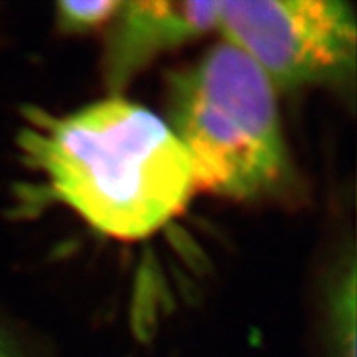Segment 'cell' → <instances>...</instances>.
Masks as SVG:
<instances>
[{
    "label": "cell",
    "mask_w": 357,
    "mask_h": 357,
    "mask_svg": "<svg viewBox=\"0 0 357 357\" xmlns=\"http://www.w3.org/2000/svg\"><path fill=\"white\" fill-rule=\"evenodd\" d=\"M20 159L40 177L24 208L55 200L101 234L153 235L184 211L195 190L185 151L166 119L121 96L56 116L25 108Z\"/></svg>",
    "instance_id": "obj_1"
},
{
    "label": "cell",
    "mask_w": 357,
    "mask_h": 357,
    "mask_svg": "<svg viewBox=\"0 0 357 357\" xmlns=\"http://www.w3.org/2000/svg\"><path fill=\"white\" fill-rule=\"evenodd\" d=\"M167 126L189 159L194 187L257 200L283 192L291 158L278 91L250 58L218 43L167 83Z\"/></svg>",
    "instance_id": "obj_2"
},
{
    "label": "cell",
    "mask_w": 357,
    "mask_h": 357,
    "mask_svg": "<svg viewBox=\"0 0 357 357\" xmlns=\"http://www.w3.org/2000/svg\"><path fill=\"white\" fill-rule=\"evenodd\" d=\"M276 91L323 86L352 95L356 15L341 0H225L217 29Z\"/></svg>",
    "instance_id": "obj_3"
},
{
    "label": "cell",
    "mask_w": 357,
    "mask_h": 357,
    "mask_svg": "<svg viewBox=\"0 0 357 357\" xmlns=\"http://www.w3.org/2000/svg\"><path fill=\"white\" fill-rule=\"evenodd\" d=\"M217 29V0L123 2L108 25L105 47V83L119 96L155 58L194 42Z\"/></svg>",
    "instance_id": "obj_4"
},
{
    "label": "cell",
    "mask_w": 357,
    "mask_h": 357,
    "mask_svg": "<svg viewBox=\"0 0 357 357\" xmlns=\"http://www.w3.org/2000/svg\"><path fill=\"white\" fill-rule=\"evenodd\" d=\"M356 263L337 276L329 300L334 357H356Z\"/></svg>",
    "instance_id": "obj_5"
},
{
    "label": "cell",
    "mask_w": 357,
    "mask_h": 357,
    "mask_svg": "<svg viewBox=\"0 0 357 357\" xmlns=\"http://www.w3.org/2000/svg\"><path fill=\"white\" fill-rule=\"evenodd\" d=\"M121 6V0L60 2L55 7V20L61 32L83 35L108 26Z\"/></svg>",
    "instance_id": "obj_6"
},
{
    "label": "cell",
    "mask_w": 357,
    "mask_h": 357,
    "mask_svg": "<svg viewBox=\"0 0 357 357\" xmlns=\"http://www.w3.org/2000/svg\"><path fill=\"white\" fill-rule=\"evenodd\" d=\"M0 357H17V356L12 352L10 347H8V346L6 344V342L2 341V339H0Z\"/></svg>",
    "instance_id": "obj_7"
}]
</instances>
